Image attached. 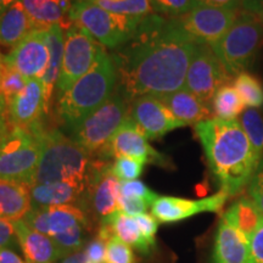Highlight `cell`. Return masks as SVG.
<instances>
[{"instance_id":"cell-1","label":"cell","mask_w":263,"mask_h":263,"mask_svg":"<svg viewBox=\"0 0 263 263\" xmlns=\"http://www.w3.org/2000/svg\"><path fill=\"white\" fill-rule=\"evenodd\" d=\"M196 45L177 18L155 14L144 17L133 37L115 49L120 94L133 101L143 95L161 98L182 89Z\"/></svg>"},{"instance_id":"cell-2","label":"cell","mask_w":263,"mask_h":263,"mask_svg":"<svg viewBox=\"0 0 263 263\" xmlns=\"http://www.w3.org/2000/svg\"><path fill=\"white\" fill-rule=\"evenodd\" d=\"M219 192L234 196L248 185L259 160L238 120L210 118L195 124Z\"/></svg>"},{"instance_id":"cell-3","label":"cell","mask_w":263,"mask_h":263,"mask_svg":"<svg viewBox=\"0 0 263 263\" xmlns=\"http://www.w3.org/2000/svg\"><path fill=\"white\" fill-rule=\"evenodd\" d=\"M117 84V71L112 57L99 44L98 54L90 70L67 91L59 97L58 110L62 121L72 130L85 117L104 105Z\"/></svg>"},{"instance_id":"cell-4","label":"cell","mask_w":263,"mask_h":263,"mask_svg":"<svg viewBox=\"0 0 263 263\" xmlns=\"http://www.w3.org/2000/svg\"><path fill=\"white\" fill-rule=\"evenodd\" d=\"M89 156L83 147L60 130L44 129L42 133L41 160L32 185L57 182L87 185Z\"/></svg>"},{"instance_id":"cell-5","label":"cell","mask_w":263,"mask_h":263,"mask_svg":"<svg viewBox=\"0 0 263 263\" xmlns=\"http://www.w3.org/2000/svg\"><path fill=\"white\" fill-rule=\"evenodd\" d=\"M43 127L22 128L10 123L0 134V179L31 186L42 154Z\"/></svg>"},{"instance_id":"cell-6","label":"cell","mask_w":263,"mask_h":263,"mask_svg":"<svg viewBox=\"0 0 263 263\" xmlns=\"http://www.w3.org/2000/svg\"><path fill=\"white\" fill-rule=\"evenodd\" d=\"M262 47L263 20L244 10L238 12L234 24L212 49L227 72L238 76L252 65Z\"/></svg>"},{"instance_id":"cell-7","label":"cell","mask_w":263,"mask_h":263,"mask_svg":"<svg viewBox=\"0 0 263 263\" xmlns=\"http://www.w3.org/2000/svg\"><path fill=\"white\" fill-rule=\"evenodd\" d=\"M70 20L100 45L117 49L133 37L143 18L114 14L93 2L77 0L70 10Z\"/></svg>"},{"instance_id":"cell-8","label":"cell","mask_w":263,"mask_h":263,"mask_svg":"<svg viewBox=\"0 0 263 263\" xmlns=\"http://www.w3.org/2000/svg\"><path fill=\"white\" fill-rule=\"evenodd\" d=\"M129 114L127 101L120 93L112 94L93 114L72 129V139L89 155H99Z\"/></svg>"},{"instance_id":"cell-9","label":"cell","mask_w":263,"mask_h":263,"mask_svg":"<svg viewBox=\"0 0 263 263\" xmlns=\"http://www.w3.org/2000/svg\"><path fill=\"white\" fill-rule=\"evenodd\" d=\"M230 81L232 76L227 72L212 47L205 44L196 45L184 88L212 108V101L217 90L223 85L229 84Z\"/></svg>"},{"instance_id":"cell-10","label":"cell","mask_w":263,"mask_h":263,"mask_svg":"<svg viewBox=\"0 0 263 263\" xmlns=\"http://www.w3.org/2000/svg\"><path fill=\"white\" fill-rule=\"evenodd\" d=\"M99 43L88 32L72 25L65 32L64 55L58 81L59 97L67 91L93 66Z\"/></svg>"},{"instance_id":"cell-11","label":"cell","mask_w":263,"mask_h":263,"mask_svg":"<svg viewBox=\"0 0 263 263\" xmlns=\"http://www.w3.org/2000/svg\"><path fill=\"white\" fill-rule=\"evenodd\" d=\"M238 10L197 6L177 17L179 27L195 44L215 45L238 17Z\"/></svg>"},{"instance_id":"cell-12","label":"cell","mask_w":263,"mask_h":263,"mask_svg":"<svg viewBox=\"0 0 263 263\" xmlns=\"http://www.w3.org/2000/svg\"><path fill=\"white\" fill-rule=\"evenodd\" d=\"M147 138L144 136L140 128L137 126L134 120L129 116L126 117L118 130L114 134L108 144L99 153L101 157H121L127 156L140 161L141 163H154L159 166L167 167L170 161L154 149L147 143Z\"/></svg>"},{"instance_id":"cell-13","label":"cell","mask_w":263,"mask_h":263,"mask_svg":"<svg viewBox=\"0 0 263 263\" xmlns=\"http://www.w3.org/2000/svg\"><path fill=\"white\" fill-rule=\"evenodd\" d=\"M120 179L115 176L112 163L94 161L89 163L85 186V201L97 217L104 219L118 210Z\"/></svg>"},{"instance_id":"cell-14","label":"cell","mask_w":263,"mask_h":263,"mask_svg":"<svg viewBox=\"0 0 263 263\" xmlns=\"http://www.w3.org/2000/svg\"><path fill=\"white\" fill-rule=\"evenodd\" d=\"M49 61L47 29H33L4 57L5 65L27 80H42Z\"/></svg>"},{"instance_id":"cell-15","label":"cell","mask_w":263,"mask_h":263,"mask_svg":"<svg viewBox=\"0 0 263 263\" xmlns=\"http://www.w3.org/2000/svg\"><path fill=\"white\" fill-rule=\"evenodd\" d=\"M130 103L129 116L147 139H159L168 132L185 126L171 112L159 97L143 95Z\"/></svg>"},{"instance_id":"cell-16","label":"cell","mask_w":263,"mask_h":263,"mask_svg":"<svg viewBox=\"0 0 263 263\" xmlns=\"http://www.w3.org/2000/svg\"><path fill=\"white\" fill-rule=\"evenodd\" d=\"M229 195L218 192L215 195L199 200L176 196H159L151 206V213L160 223H177L203 212H218Z\"/></svg>"},{"instance_id":"cell-17","label":"cell","mask_w":263,"mask_h":263,"mask_svg":"<svg viewBox=\"0 0 263 263\" xmlns=\"http://www.w3.org/2000/svg\"><path fill=\"white\" fill-rule=\"evenodd\" d=\"M29 228L48 236L67 232L76 226H89L87 213L77 205L49 207L32 206L22 219Z\"/></svg>"},{"instance_id":"cell-18","label":"cell","mask_w":263,"mask_h":263,"mask_svg":"<svg viewBox=\"0 0 263 263\" xmlns=\"http://www.w3.org/2000/svg\"><path fill=\"white\" fill-rule=\"evenodd\" d=\"M44 112V90L38 78L27 80L25 88L8 104V120L14 126L32 128Z\"/></svg>"},{"instance_id":"cell-19","label":"cell","mask_w":263,"mask_h":263,"mask_svg":"<svg viewBox=\"0 0 263 263\" xmlns=\"http://www.w3.org/2000/svg\"><path fill=\"white\" fill-rule=\"evenodd\" d=\"M250 241L224 218L217 227L212 263H249Z\"/></svg>"},{"instance_id":"cell-20","label":"cell","mask_w":263,"mask_h":263,"mask_svg":"<svg viewBox=\"0 0 263 263\" xmlns=\"http://www.w3.org/2000/svg\"><path fill=\"white\" fill-rule=\"evenodd\" d=\"M12 226L15 229L17 244L22 250L26 262L58 263L59 259H61L50 236L29 228L22 219L12 222Z\"/></svg>"},{"instance_id":"cell-21","label":"cell","mask_w":263,"mask_h":263,"mask_svg":"<svg viewBox=\"0 0 263 263\" xmlns=\"http://www.w3.org/2000/svg\"><path fill=\"white\" fill-rule=\"evenodd\" d=\"M31 18L35 29H47L52 26H61L68 29L72 26L70 10L71 0H20Z\"/></svg>"},{"instance_id":"cell-22","label":"cell","mask_w":263,"mask_h":263,"mask_svg":"<svg viewBox=\"0 0 263 263\" xmlns=\"http://www.w3.org/2000/svg\"><path fill=\"white\" fill-rule=\"evenodd\" d=\"M85 186L81 184L57 182L48 184H34L29 188L32 206L49 207L61 205H74L81 202L84 196Z\"/></svg>"},{"instance_id":"cell-23","label":"cell","mask_w":263,"mask_h":263,"mask_svg":"<svg viewBox=\"0 0 263 263\" xmlns=\"http://www.w3.org/2000/svg\"><path fill=\"white\" fill-rule=\"evenodd\" d=\"M160 99L170 108L171 112L185 126L197 124L212 118V108L203 104L196 95L186 90L185 88L164 95Z\"/></svg>"},{"instance_id":"cell-24","label":"cell","mask_w":263,"mask_h":263,"mask_svg":"<svg viewBox=\"0 0 263 263\" xmlns=\"http://www.w3.org/2000/svg\"><path fill=\"white\" fill-rule=\"evenodd\" d=\"M32 209L29 186L14 180L0 179V221L16 222Z\"/></svg>"},{"instance_id":"cell-25","label":"cell","mask_w":263,"mask_h":263,"mask_svg":"<svg viewBox=\"0 0 263 263\" xmlns=\"http://www.w3.org/2000/svg\"><path fill=\"white\" fill-rule=\"evenodd\" d=\"M49 47V61L42 77L43 90H44V112L48 114L51 106L52 93L55 84H58L60 76L62 55H64V28L61 26H52L47 28Z\"/></svg>"},{"instance_id":"cell-26","label":"cell","mask_w":263,"mask_h":263,"mask_svg":"<svg viewBox=\"0 0 263 263\" xmlns=\"http://www.w3.org/2000/svg\"><path fill=\"white\" fill-rule=\"evenodd\" d=\"M34 28L21 2L15 3L0 15V47L14 48Z\"/></svg>"},{"instance_id":"cell-27","label":"cell","mask_w":263,"mask_h":263,"mask_svg":"<svg viewBox=\"0 0 263 263\" xmlns=\"http://www.w3.org/2000/svg\"><path fill=\"white\" fill-rule=\"evenodd\" d=\"M229 224L239 230L246 239L252 238L263 222V215L250 196L240 197L222 216Z\"/></svg>"},{"instance_id":"cell-28","label":"cell","mask_w":263,"mask_h":263,"mask_svg":"<svg viewBox=\"0 0 263 263\" xmlns=\"http://www.w3.org/2000/svg\"><path fill=\"white\" fill-rule=\"evenodd\" d=\"M100 224L106 226L110 229V232L112 233V235L117 236L118 239H121L129 246L136 248L141 254L147 255L151 251L145 239L141 235L139 226H138L134 217L128 216L126 213L121 212L120 210H117L112 215L101 219Z\"/></svg>"},{"instance_id":"cell-29","label":"cell","mask_w":263,"mask_h":263,"mask_svg":"<svg viewBox=\"0 0 263 263\" xmlns=\"http://www.w3.org/2000/svg\"><path fill=\"white\" fill-rule=\"evenodd\" d=\"M212 111L217 118L222 120H236L239 115L245 111V105L234 85L226 84L217 90L212 101Z\"/></svg>"},{"instance_id":"cell-30","label":"cell","mask_w":263,"mask_h":263,"mask_svg":"<svg viewBox=\"0 0 263 263\" xmlns=\"http://www.w3.org/2000/svg\"><path fill=\"white\" fill-rule=\"evenodd\" d=\"M233 85L245 107L258 108L263 106V84L256 76L246 71L241 72L235 77Z\"/></svg>"},{"instance_id":"cell-31","label":"cell","mask_w":263,"mask_h":263,"mask_svg":"<svg viewBox=\"0 0 263 263\" xmlns=\"http://www.w3.org/2000/svg\"><path fill=\"white\" fill-rule=\"evenodd\" d=\"M93 3L107 11L128 17L144 18L154 12L150 0H98Z\"/></svg>"},{"instance_id":"cell-32","label":"cell","mask_w":263,"mask_h":263,"mask_svg":"<svg viewBox=\"0 0 263 263\" xmlns=\"http://www.w3.org/2000/svg\"><path fill=\"white\" fill-rule=\"evenodd\" d=\"M240 126L248 136L259 160L263 156V116L257 108L248 107L240 117Z\"/></svg>"},{"instance_id":"cell-33","label":"cell","mask_w":263,"mask_h":263,"mask_svg":"<svg viewBox=\"0 0 263 263\" xmlns=\"http://www.w3.org/2000/svg\"><path fill=\"white\" fill-rule=\"evenodd\" d=\"M85 229L87 226H76L67 232L50 236L57 246L60 258L80 252L85 244Z\"/></svg>"},{"instance_id":"cell-34","label":"cell","mask_w":263,"mask_h":263,"mask_svg":"<svg viewBox=\"0 0 263 263\" xmlns=\"http://www.w3.org/2000/svg\"><path fill=\"white\" fill-rule=\"evenodd\" d=\"M26 83H27V78H25L24 76L14 70V68L9 67L4 62L2 80H0V91H2L3 98H4L6 103V107H8V104L16 95L21 93Z\"/></svg>"},{"instance_id":"cell-35","label":"cell","mask_w":263,"mask_h":263,"mask_svg":"<svg viewBox=\"0 0 263 263\" xmlns=\"http://www.w3.org/2000/svg\"><path fill=\"white\" fill-rule=\"evenodd\" d=\"M112 171L120 182H129L139 178L144 171V163L132 157H117L112 163Z\"/></svg>"},{"instance_id":"cell-36","label":"cell","mask_w":263,"mask_h":263,"mask_svg":"<svg viewBox=\"0 0 263 263\" xmlns=\"http://www.w3.org/2000/svg\"><path fill=\"white\" fill-rule=\"evenodd\" d=\"M154 11L177 18L195 8L194 0H150Z\"/></svg>"},{"instance_id":"cell-37","label":"cell","mask_w":263,"mask_h":263,"mask_svg":"<svg viewBox=\"0 0 263 263\" xmlns=\"http://www.w3.org/2000/svg\"><path fill=\"white\" fill-rule=\"evenodd\" d=\"M106 263H134V254L130 246L112 235L106 242Z\"/></svg>"},{"instance_id":"cell-38","label":"cell","mask_w":263,"mask_h":263,"mask_svg":"<svg viewBox=\"0 0 263 263\" xmlns=\"http://www.w3.org/2000/svg\"><path fill=\"white\" fill-rule=\"evenodd\" d=\"M120 195L126 197H138V199L146 200L153 206L159 195L155 192L147 188V186L140 180H129V182H121Z\"/></svg>"},{"instance_id":"cell-39","label":"cell","mask_w":263,"mask_h":263,"mask_svg":"<svg viewBox=\"0 0 263 263\" xmlns=\"http://www.w3.org/2000/svg\"><path fill=\"white\" fill-rule=\"evenodd\" d=\"M136 221L139 226V229L141 232V235L145 239L146 244L149 245L150 249H153L156 245V233H157V219L153 215L149 213H141L134 217Z\"/></svg>"},{"instance_id":"cell-40","label":"cell","mask_w":263,"mask_h":263,"mask_svg":"<svg viewBox=\"0 0 263 263\" xmlns=\"http://www.w3.org/2000/svg\"><path fill=\"white\" fill-rule=\"evenodd\" d=\"M248 193L263 215V156L248 184Z\"/></svg>"},{"instance_id":"cell-41","label":"cell","mask_w":263,"mask_h":263,"mask_svg":"<svg viewBox=\"0 0 263 263\" xmlns=\"http://www.w3.org/2000/svg\"><path fill=\"white\" fill-rule=\"evenodd\" d=\"M106 242L99 235L88 242L83 251L85 263H106Z\"/></svg>"},{"instance_id":"cell-42","label":"cell","mask_w":263,"mask_h":263,"mask_svg":"<svg viewBox=\"0 0 263 263\" xmlns=\"http://www.w3.org/2000/svg\"><path fill=\"white\" fill-rule=\"evenodd\" d=\"M151 209V205L146 200L138 199V197H126L118 196V210L126 213L128 216L136 217L141 213H146L147 209Z\"/></svg>"},{"instance_id":"cell-43","label":"cell","mask_w":263,"mask_h":263,"mask_svg":"<svg viewBox=\"0 0 263 263\" xmlns=\"http://www.w3.org/2000/svg\"><path fill=\"white\" fill-rule=\"evenodd\" d=\"M249 263H263V222L250 239Z\"/></svg>"},{"instance_id":"cell-44","label":"cell","mask_w":263,"mask_h":263,"mask_svg":"<svg viewBox=\"0 0 263 263\" xmlns=\"http://www.w3.org/2000/svg\"><path fill=\"white\" fill-rule=\"evenodd\" d=\"M17 241L15 234V229L12 223L0 221V249L2 248H14Z\"/></svg>"},{"instance_id":"cell-45","label":"cell","mask_w":263,"mask_h":263,"mask_svg":"<svg viewBox=\"0 0 263 263\" xmlns=\"http://www.w3.org/2000/svg\"><path fill=\"white\" fill-rule=\"evenodd\" d=\"M245 0H194V5L197 6H211V8H223L238 10L244 5Z\"/></svg>"},{"instance_id":"cell-46","label":"cell","mask_w":263,"mask_h":263,"mask_svg":"<svg viewBox=\"0 0 263 263\" xmlns=\"http://www.w3.org/2000/svg\"><path fill=\"white\" fill-rule=\"evenodd\" d=\"M0 263H27L9 248L0 249Z\"/></svg>"},{"instance_id":"cell-47","label":"cell","mask_w":263,"mask_h":263,"mask_svg":"<svg viewBox=\"0 0 263 263\" xmlns=\"http://www.w3.org/2000/svg\"><path fill=\"white\" fill-rule=\"evenodd\" d=\"M242 10L252 12L263 20V0H245Z\"/></svg>"},{"instance_id":"cell-48","label":"cell","mask_w":263,"mask_h":263,"mask_svg":"<svg viewBox=\"0 0 263 263\" xmlns=\"http://www.w3.org/2000/svg\"><path fill=\"white\" fill-rule=\"evenodd\" d=\"M3 67H4V57L0 54V80H2ZM6 114H8V107H6V103L3 98L2 91H0V122L2 123H6V121H9Z\"/></svg>"},{"instance_id":"cell-49","label":"cell","mask_w":263,"mask_h":263,"mask_svg":"<svg viewBox=\"0 0 263 263\" xmlns=\"http://www.w3.org/2000/svg\"><path fill=\"white\" fill-rule=\"evenodd\" d=\"M61 259L62 261L60 263H85L84 254L82 251L77 252V254L70 255V256H67V257L61 258Z\"/></svg>"},{"instance_id":"cell-50","label":"cell","mask_w":263,"mask_h":263,"mask_svg":"<svg viewBox=\"0 0 263 263\" xmlns=\"http://www.w3.org/2000/svg\"><path fill=\"white\" fill-rule=\"evenodd\" d=\"M17 2H20V0H0V15H2L6 9L10 8L11 5H14L15 3Z\"/></svg>"},{"instance_id":"cell-51","label":"cell","mask_w":263,"mask_h":263,"mask_svg":"<svg viewBox=\"0 0 263 263\" xmlns=\"http://www.w3.org/2000/svg\"><path fill=\"white\" fill-rule=\"evenodd\" d=\"M9 124H10V122H9V123H2V122H0V134L4 133L6 128L9 127Z\"/></svg>"},{"instance_id":"cell-52","label":"cell","mask_w":263,"mask_h":263,"mask_svg":"<svg viewBox=\"0 0 263 263\" xmlns=\"http://www.w3.org/2000/svg\"><path fill=\"white\" fill-rule=\"evenodd\" d=\"M87 2H98V0H87Z\"/></svg>"}]
</instances>
